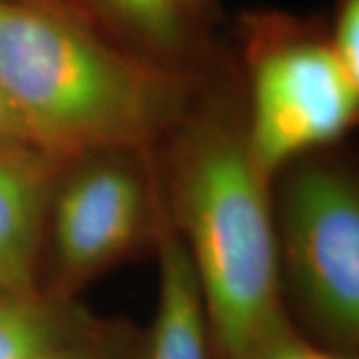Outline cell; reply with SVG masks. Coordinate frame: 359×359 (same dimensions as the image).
<instances>
[{"label": "cell", "mask_w": 359, "mask_h": 359, "mask_svg": "<svg viewBox=\"0 0 359 359\" xmlns=\"http://www.w3.org/2000/svg\"><path fill=\"white\" fill-rule=\"evenodd\" d=\"M32 359H96L84 355V353H70V351H62V353H48V355H39Z\"/></svg>", "instance_id": "obj_14"}, {"label": "cell", "mask_w": 359, "mask_h": 359, "mask_svg": "<svg viewBox=\"0 0 359 359\" xmlns=\"http://www.w3.org/2000/svg\"><path fill=\"white\" fill-rule=\"evenodd\" d=\"M164 210L156 154L68 158L48 200L40 287L78 299L90 283L154 248Z\"/></svg>", "instance_id": "obj_4"}, {"label": "cell", "mask_w": 359, "mask_h": 359, "mask_svg": "<svg viewBox=\"0 0 359 359\" xmlns=\"http://www.w3.org/2000/svg\"><path fill=\"white\" fill-rule=\"evenodd\" d=\"M46 150L42 148L28 128L22 114L0 88V154L22 152V150Z\"/></svg>", "instance_id": "obj_12"}, {"label": "cell", "mask_w": 359, "mask_h": 359, "mask_svg": "<svg viewBox=\"0 0 359 359\" xmlns=\"http://www.w3.org/2000/svg\"><path fill=\"white\" fill-rule=\"evenodd\" d=\"M238 359H358V353L321 346L304 334L285 311Z\"/></svg>", "instance_id": "obj_10"}, {"label": "cell", "mask_w": 359, "mask_h": 359, "mask_svg": "<svg viewBox=\"0 0 359 359\" xmlns=\"http://www.w3.org/2000/svg\"><path fill=\"white\" fill-rule=\"evenodd\" d=\"M102 26L156 65L192 74V30L186 0H90Z\"/></svg>", "instance_id": "obj_9"}, {"label": "cell", "mask_w": 359, "mask_h": 359, "mask_svg": "<svg viewBox=\"0 0 359 359\" xmlns=\"http://www.w3.org/2000/svg\"><path fill=\"white\" fill-rule=\"evenodd\" d=\"M0 88L42 148L156 154L198 98V80L130 50L86 16L0 0Z\"/></svg>", "instance_id": "obj_2"}, {"label": "cell", "mask_w": 359, "mask_h": 359, "mask_svg": "<svg viewBox=\"0 0 359 359\" xmlns=\"http://www.w3.org/2000/svg\"><path fill=\"white\" fill-rule=\"evenodd\" d=\"M136 335L126 321L96 318L78 299L44 290H0V359H32L62 351L130 359Z\"/></svg>", "instance_id": "obj_6"}, {"label": "cell", "mask_w": 359, "mask_h": 359, "mask_svg": "<svg viewBox=\"0 0 359 359\" xmlns=\"http://www.w3.org/2000/svg\"><path fill=\"white\" fill-rule=\"evenodd\" d=\"M330 42L347 74L359 82V0L337 2Z\"/></svg>", "instance_id": "obj_11"}, {"label": "cell", "mask_w": 359, "mask_h": 359, "mask_svg": "<svg viewBox=\"0 0 359 359\" xmlns=\"http://www.w3.org/2000/svg\"><path fill=\"white\" fill-rule=\"evenodd\" d=\"M66 160L39 148L0 154V290H42L46 210Z\"/></svg>", "instance_id": "obj_7"}, {"label": "cell", "mask_w": 359, "mask_h": 359, "mask_svg": "<svg viewBox=\"0 0 359 359\" xmlns=\"http://www.w3.org/2000/svg\"><path fill=\"white\" fill-rule=\"evenodd\" d=\"M248 148L273 184L287 164L341 140L359 116V82L346 72L327 36L290 18L250 26Z\"/></svg>", "instance_id": "obj_5"}, {"label": "cell", "mask_w": 359, "mask_h": 359, "mask_svg": "<svg viewBox=\"0 0 359 359\" xmlns=\"http://www.w3.org/2000/svg\"><path fill=\"white\" fill-rule=\"evenodd\" d=\"M32 2H40V4H48V6H56V8L70 11V13L82 14V16H86V18L100 25V20H98V16L94 13L90 0H32Z\"/></svg>", "instance_id": "obj_13"}, {"label": "cell", "mask_w": 359, "mask_h": 359, "mask_svg": "<svg viewBox=\"0 0 359 359\" xmlns=\"http://www.w3.org/2000/svg\"><path fill=\"white\" fill-rule=\"evenodd\" d=\"M282 290L318 344L358 353L359 186L346 162L304 156L276 176ZM273 180V182H276Z\"/></svg>", "instance_id": "obj_3"}, {"label": "cell", "mask_w": 359, "mask_h": 359, "mask_svg": "<svg viewBox=\"0 0 359 359\" xmlns=\"http://www.w3.org/2000/svg\"><path fill=\"white\" fill-rule=\"evenodd\" d=\"M154 250L158 254L156 309L150 325L138 332L132 359H214L202 290L166 210Z\"/></svg>", "instance_id": "obj_8"}, {"label": "cell", "mask_w": 359, "mask_h": 359, "mask_svg": "<svg viewBox=\"0 0 359 359\" xmlns=\"http://www.w3.org/2000/svg\"><path fill=\"white\" fill-rule=\"evenodd\" d=\"M168 218L202 290L214 359H238L287 311L273 184L248 148L244 112L196 98L156 152Z\"/></svg>", "instance_id": "obj_1"}]
</instances>
